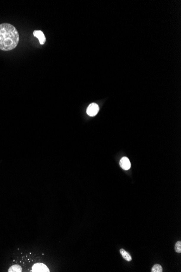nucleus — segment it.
<instances>
[{
    "label": "nucleus",
    "mask_w": 181,
    "mask_h": 272,
    "mask_svg": "<svg viewBox=\"0 0 181 272\" xmlns=\"http://www.w3.org/2000/svg\"><path fill=\"white\" fill-rule=\"evenodd\" d=\"M19 34L12 25L4 23L0 25V50L8 51L16 47L19 42Z\"/></svg>",
    "instance_id": "f257e3e1"
},
{
    "label": "nucleus",
    "mask_w": 181,
    "mask_h": 272,
    "mask_svg": "<svg viewBox=\"0 0 181 272\" xmlns=\"http://www.w3.org/2000/svg\"><path fill=\"white\" fill-rule=\"evenodd\" d=\"M99 110V107L98 105L96 103H93L89 104L87 109V114L89 116H94L96 115Z\"/></svg>",
    "instance_id": "f03ea898"
},
{
    "label": "nucleus",
    "mask_w": 181,
    "mask_h": 272,
    "mask_svg": "<svg viewBox=\"0 0 181 272\" xmlns=\"http://www.w3.org/2000/svg\"><path fill=\"white\" fill-rule=\"evenodd\" d=\"M32 272H49V270L45 264L41 263H37L34 264L33 266Z\"/></svg>",
    "instance_id": "7ed1b4c3"
},
{
    "label": "nucleus",
    "mask_w": 181,
    "mask_h": 272,
    "mask_svg": "<svg viewBox=\"0 0 181 272\" xmlns=\"http://www.w3.org/2000/svg\"><path fill=\"white\" fill-rule=\"evenodd\" d=\"M120 166L124 170H128L130 168L131 163L127 157H123L120 160Z\"/></svg>",
    "instance_id": "20e7f679"
},
{
    "label": "nucleus",
    "mask_w": 181,
    "mask_h": 272,
    "mask_svg": "<svg viewBox=\"0 0 181 272\" xmlns=\"http://www.w3.org/2000/svg\"><path fill=\"white\" fill-rule=\"evenodd\" d=\"M33 34L38 39L40 44L44 45L46 42V38L44 33L41 31H34L33 32Z\"/></svg>",
    "instance_id": "39448f33"
},
{
    "label": "nucleus",
    "mask_w": 181,
    "mask_h": 272,
    "mask_svg": "<svg viewBox=\"0 0 181 272\" xmlns=\"http://www.w3.org/2000/svg\"><path fill=\"white\" fill-rule=\"evenodd\" d=\"M120 253L121 255L123 257L124 259L126 260L127 261H131L132 260V257L130 255L127 253L126 250H125L124 249H120Z\"/></svg>",
    "instance_id": "423d86ee"
},
{
    "label": "nucleus",
    "mask_w": 181,
    "mask_h": 272,
    "mask_svg": "<svg viewBox=\"0 0 181 272\" xmlns=\"http://www.w3.org/2000/svg\"><path fill=\"white\" fill-rule=\"evenodd\" d=\"M22 268L21 266L18 265H14L13 266L10 267L8 272H22Z\"/></svg>",
    "instance_id": "0eeeda50"
},
{
    "label": "nucleus",
    "mask_w": 181,
    "mask_h": 272,
    "mask_svg": "<svg viewBox=\"0 0 181 272\" xmlns=\"http://www.w3.org/2000/svg\"><path fill=\"white\" fill-rule=\"evenodd\" d=\"M152 272H163V268L162 266L159 264H156L153 266L151 269Z\"/></svg>",
    "instance_id": "6e6552de"
},
{
    "label": "nucleus",
    "mask_w": 181,
    "mask_h": 272,
    "mask_svg": "<svg viewBox=\"0 0 181 272\" xmlns=\"http://www.w3.org/2000/svg\"><path fill=\"white\" fill-rule=\"evenodd\" d=\"M175 251L178 253H181V241H177L175 246Z\"/></svg>",
    "instance_id": "1a4fd4ad"
}]
</instances>
